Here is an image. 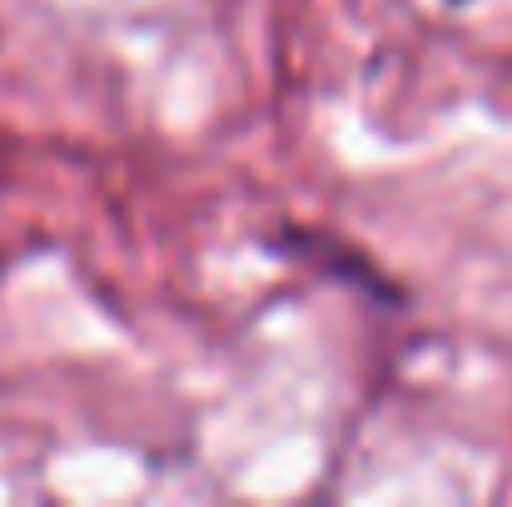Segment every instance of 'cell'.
<instances>
[{"mask_svg":"<svg viewBox=\"0 0 512 507\" xmlns=\"http://www.w3.org/2000/svg\"><path fill=\"white\" fill-rule=\"evenodd\" d=\"M448 5H473V0H448Z\"/></svg>","mask_w":512,"mask_h":507,"instance_id":"7a4b0ae2","label":"cell"},{"mask_svg":"<svg viewBox=\"0 0 512 507\" xmlns=\"http://www.w3.org/2000/svg\"><path fill=\"white\" fill-rule=\"evenodd\" d=\"M269 249H274L279 259H294V264H304V269L334 279V284H348L353 294H363V299H373V304H383V309H403V304H408V294H403L363 249H353L348 239L329 234V229L279 224V229L269 234Z\"/></svg>","mask_w":512,"mask_h":507,"instance_id":"6da1fadb","label":"cell"}]
</instances>
